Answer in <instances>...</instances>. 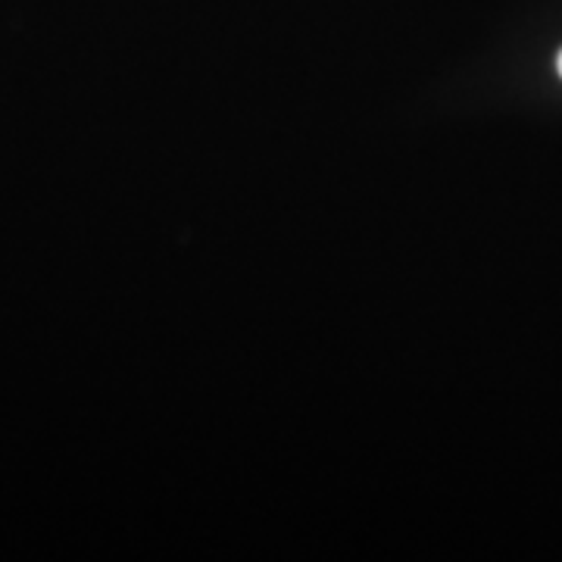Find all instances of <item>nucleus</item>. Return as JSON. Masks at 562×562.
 I'll use <instances>...</instances> for the list:
<instances>
[{"instance_id": "obj_1", "label": "nucleus", "mask_w": 562, "mask_h": 562, "mask_svg": "<svg viewBox=\"0 0 562 562\" xmlns=\"http://www.w3.org/2000/svg\"><path fill=\"white\" fill-rule=\"evenodd\" d=\"M557 66H560V76H562V50H560V60H557Z\"/></svg>"}]
</instances>
